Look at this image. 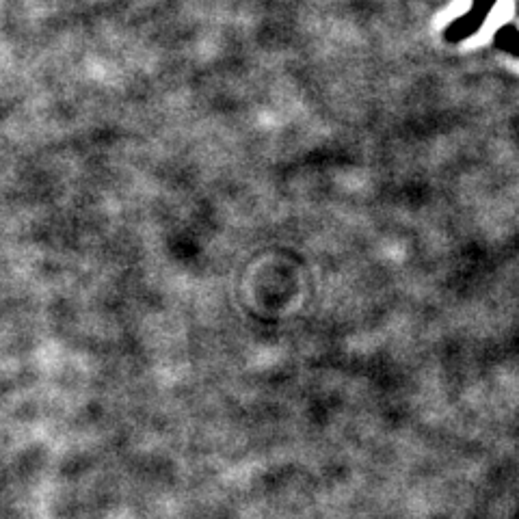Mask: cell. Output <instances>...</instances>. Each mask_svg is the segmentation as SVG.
<instances>
[{
    "label": "cell",
    "instance_id": "cell-1",
    "mask_svg": "<svg viewBox=\"0 0 519 519\" xmlns=\"http://www.w3.org/2000/svg\"><path fill=\"white\" fill-rule=\"evenodd\" d=\"M496 0H474L472 9L461 16L457 22H452L448 29H446V39L448 42H461V39H468L472 37L478 29H481L483 22L487 20V16L494 9Z\"/></svg>",
    "mask_w": 519,
    "mask_h": 519
},
{
    "label": "cell",
    "instance_id": "cell-2",
    "mask_svg": "<svg viewBox=\"0 0 519 519\" xmlns=\"http://www.w3.org/2000/svg\"><path fill=\"white\" fill-rule=\"evenodd\" d=\"M496 46L504 48L507 52H513V55L519 57V33L513 29V26H504L496 33Z\"/></svg>",
    "mask_w": 519,
    "mask_h": 519
}]
</instances>
